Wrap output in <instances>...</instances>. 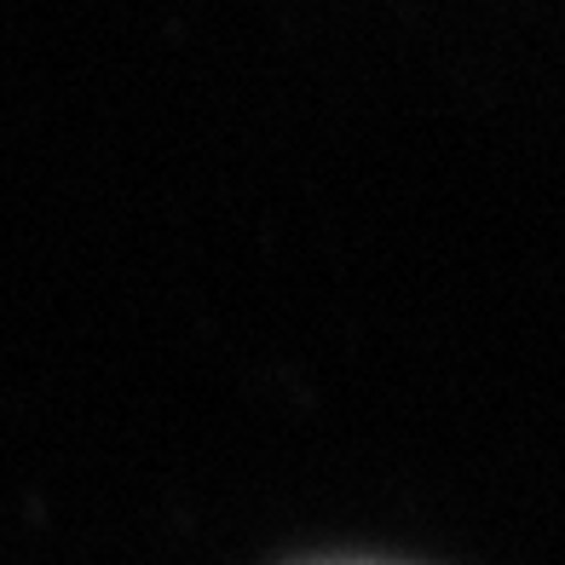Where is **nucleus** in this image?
Listing matches in <instances>:
<instances>
[{
	"label": "nucleus",
	"instance_id": "obj_1",
	"mask_svg": "<svg viewBox=\"0 0 565 565\" xmlns=\"http://www.w3.org/2000/svg\"><path fill=\"white\" fill-rule=\"evenodd\" d=\"M312 565H387V559H312Z\"/></svg>",
	"mask_w": 565,
	"mask_h": 565
}]
</instances>
